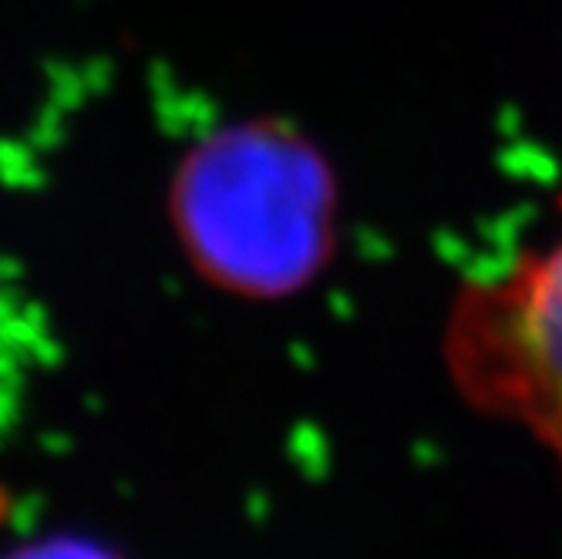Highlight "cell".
Returning <instances> with one entry per match:
<instances>
[{"label":"cell","mask_w":562,"mask_h":559,"mask_svg":"<svg viewBox=\"0 0 562 559\" xmlns=\"http://www.w3.org/2000/svg\"><path fill=\"white\" fill-rule=\"evenodd\" d=\"M441 350L458 398L562 466V202L552 239L451 297Z\"/></svg>","instance_id":"cell-2"},{"label":"cell","mask_w":562,"mask_h":559,"mask_svg":"<svg viewBox=\"0 0 562 559\" xmlns=\"http://www.w3.org/2000/svg\"><path fill=\"white\" fill-rule=\"evenodd\" d=\"M172 223L189 264L233 297H286L337 246V182L286 125L210 128L172 186Z\"/></svg>","instance_id":"cell-1"},{"label":"cell","mask_w":562,"mask_h":559,"mask_svg":"<svg viewBox=\"0 0 562 559\" xmlns=\"http://www.w3.org/2000/svg\"><path fill=\"white\" fill-rule=\"evenodd\" d=\"M4 559H115V556L81 536H55V539L31 543Z\"/></svg>","instance_id":"cell-3"}]
</instances>
